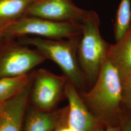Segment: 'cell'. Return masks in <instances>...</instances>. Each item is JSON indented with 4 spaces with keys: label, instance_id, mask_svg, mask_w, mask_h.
<instances>
[{
    "label": "cell",
    "instance_id": "obj_1",
    "mask_svg": "<svg viewBox=\"0 0 131 131\" xmlns=\"http://www.w3.org/2000/svg\"><path fill=\"white\" fill-rule=\"evenodd\" d=\"M80 93L89 111L104 127H120L121 78L117 68L107 58L103 62L93 85Z\"/></svg>",
    "mask_w": 131,
    "mask_h": 131
},
{
    "label": "cell",
    "instance_id": "obj_2",
    "mask_svg": "<svg viewBox=\"0 0 131 131\" xmlns=\"http://www.w3.org/2000/svg\"><path fill=\"white\" fill-rule=\"evenodd\" d=\"M81 35L72 38L51 39L37 37L19 38V43L31 45L40 52L46 59L56 63L64 75L74 84L80 92L88 90V85L80 67L77 50Z\"/></svg>",
    "mask_w": 131,
    "mask_h": 131
},
{
    "label": "cell",
    "instance_id": "obj_3",
    "mask_svg": "<svg viewBox=\"0 0 131 131\" xmlns=\"http://www.w3.org/2000/svg\"><path fill=\"white\" fill-rule=\"evenodd\" d=\"M82 24L77 56L88 86L91 87L98 77L103 62L107 58L109 44L101 34L100 19L96 12L89 11Z\"/></svg>",
    "mask_w": 131,
    "mask_h": 131
},
{
    "label": "cell",
    "instance_id": "obj_4",
    "mask_svg": "<svg viewBox=\"0 0 131 131\" xmlns=\"http://www.w3.org/2000/svg\"><path fill=\"white\" fill-rule=\"evenodd\" d=\"M82 24L75 22L59 23L34 16H26L10 22L5 31V38L13 40L25 36L61 39L81 35Z\"/></svg>",
    "mask_w": 131,
    "mask_h": 131
},
{
    "label": "cell",
    "instance_id": "obj_5",
    "mask_svg": "<svg viewBox=\"0 0 131 131\" xmlns=\"http://www.w3.org/2000/svg\"><path fill=\"white\" fill-rule=\"evenodd\" d=\"M68 79L64 75H56L45 69L32 72L29 98L34 107L50 111L65 96V89Z\"/></svg>",
    "mask_w": 131,
    "mask_h": 131
},
{
    "label": "cell",
    "instance_id": "obj_6",
    "mask_svg": "<svg viewBox=\"0 0 131 131\" xmlns=\"http://www.w3.org/2000/svg\"><path fill=\"white\" fill-rule=\"evenodd\" d=\"M46 58L37 49H31L19 43L0 44V78L25 75Z\"/></svg>",
    "mask_w": 131,
    "mask_h": 131
},
{
    "label": "cell",
    "instance_id": "obj_7",
    "mask_svg": "<svg viewBox=\"0 0 131 131\" xmlns=\"http://www.w3.org/2000/svg\"><path fill=\"white\" fill-rule=\"evenodd\" d=\"M88 12L77 7L72 0H39L31 7L26 16L59 23L82 24Z\"/></svg>",
    "mask_w": 131,
    "mask_h": 131
},
{
    "label": "cell",
    "instance_id": "obj_8",
    "mask_svg": "<svg viewBox=\"0 0 131 131\" xmlns=\"http://www.w3.org/2000/svg\"><path fill=\"white\" fill-rule=\"evenodd\" d=\"M65 96L69 103L67 123L75 131H97L104 128L84 103L78 90L68 80Z\"/></svg>",
    "mask_w": 131,
    "mask_h": 131
},
{
    "label": "cell",
    "instance_id": "obj_9",
    "mask_svg": "<svg viewBox=\"0 0 131 131\" xmlns=\"http://www.w3.org/2000/svg\"><path fill=\"white\" fill-rule=\"evenodd\" d=\"M31 83L32 78L19 93L3 103L0 113V131H22Z\"/></svg>",
    "mask_w": 131,
    "mask_h": 131
},
{
    "label": "cell",
    "instance_id": "obj_10",
    "mask_svg": "<svg viewBox=\"0 0 131 131\" xmlns=\"http://www.w3.org/2000/svg\"><path fill=\"white\" fill-rule=\"evenodd\" d=\"M68 107L44 111L33 108L28 111L24 131H54L67 113Z\"/></svg>",
    "mask_w": 131,
    "mask_h": 131
},
{
    "label": "cell",
    "instance_id": "obj_11",
    "mask_svg": "<svg viewBox=\"0 0 131 131\" xmlns=\"http://www.w3.org/2000/svg\"><path fill=\"white\" fill-rule=\"evenodd\" d=\"M107 58L119 73L131 72V26L115 44H109Z\"/></svg>",
    "mask_w": 131,
    "mask_h": 131
},
{
    "label": "cell",
    "instance_id": "obj_12",
    "mask_svg": "<svg viewBox=\"0 0 131 131\" xmlns=\"http://www.w3.org/2000/svg\"><path fill=\"white\" fill-rule=\"evenodd\" d=\"M39 0H0V21L12 22L26 16Z\"/></svg>",
    "mask_w": 131,
    "mask_h": 131
},
{
    "label": "cell",
    "instance_id": "obj_13",
    "mask_svg": "<svg viewBox=\"0 0 131 131\" xmlns=\"http://www.w3.org/2000/svg\"><path fill=\"white\" fill-rule=\"evenodd\" d=\"M32 72L16 77L0 78V104L19 93L29 83Z\"/></svg>",
    "mask_w": 131,
    "mask_h": 131
},
{
    "label": "cell",
    "instance_id": "obj_14",
    "mask_svg": "<svg viewBox=\"0 0 131 131\" xmlns=\"http://www.w3.org/2000/svg\"><path fill=\"white\" fill-rule=\"evenodd\" d=\"M131 26L130 0H121L114 24V35L116 42L124 36Z\"/></svg>",
    "mask_w": 131,
    "mask_h": 131
},
{
    "label": "cell",
    "instance_id": "obj_15",
    "mask_svg": "<svg viewBox=\"0 0 131 131\" xmlns=\"http://www.w3.org/2000/svg\"><path fill=\"white\" fill-rule=\"evenodd\" d=\"M119 74L122 82V104L131 112V72Z\"/></svg>",
    "mask_w": 131,
    "mask_h": 131
},
{
    "label": "cell",
    "instance_id": "obj_16",
    "mask_svg": "<svg viewBox=\"0 0 131 131\" xmlns=\"http://www.w3.org/2000/svg\"><path fill=\"white\" fill-rule=\"evenodd\" d=\"M120 127L121 131H131V112L122 104Z\"/></svg>",
    "mask_w": 131,
    "mask_h": 131
},
{
    "label": "cell",
    "instance_id": "obj_17",
    "mask_svg": "<svg viewBox=\"0 0 131 131\" xmlns=\"http://www.w3.org/2000/svg\"><path fill=\"white\" fill-rule=\"evenodd\" d=\"M67 113L62 121L59 124V125L57 127V128L54 131H75L72 130L70 127L68 125L67 123Z\"/></svg>",
    "mask_w": 131,
    "mask_h": 131
},
{
    "label": "cell",
    "instance_id": "obj_18",
    "mask_svg": "<svg viewBox=\"0 0 131 131\" xmlns=\"http://www.w3.org/2000/svg\"><path fill=\"white\" fill-rule=\"evenodd\" d=\"M9 23L8 22L0 21V42L3 39L5 38V31Z\"/></svg>",
    "mask_w": 131,
    "mask_h": 131
},
{
    "label": "cell",
    "instance_id": "obj_19",
    "mask_svg": "<svg viewBox=\"0 0 131 131\" xmlns=\"http://www.w3.org/2000/svg\"><path fill=\"white\" fill-rule=\"evenodd\" d=\"M97 131H121V127H106L102 128Z\"/></svg>",
    "mask_w": 131,
    "mask_h": 131
},
{
    "label": "cell",
    "instance_id": "obj_20",
    "mask_svg": "<svg viewBox=\"0 0 131 131\" xmlns=\"http://www.w3.org/2000/svg\"><path fill=\"white\" fill-rule=\"evenodd\" d=\"M3 104H3H0V113H1V110H2V108Z\"/></svg>",
    "mask_w": 131,
    "mask_h": 131
},
{
    "label": "cell",
    "instance_id": "obj_21",
    "mask_svg": "<svg viewBox=\"0 0 131 131\" xmlns=\"http://www.w3.org/2000/svg\"><path fill=\"white\" fill-rule=\"evenodd\" d=\"M0 44H1V43H0Z\"/></svg>",
    "mask_w": 131,
    "mask_h": 131
}]
</instances>
